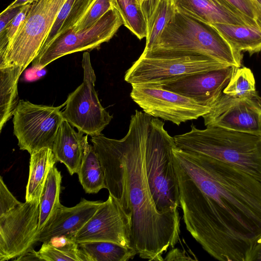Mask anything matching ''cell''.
Masks as SVG:
<instances>
[{
  "mask_svg": "<svg viewBox=\"0 0 261 261\" xmlns=\"http://www.w3.org/2000/svg\"><path fill=\"white\" fill-rule=\"evenodd\" d=\"M152 116L136 110L121 139L102 134L91 141L102 165L109 194L131 215V246L142 259L163 261V255L179 240L178 210H156L145 168L146 140Z\"/></svg>",
  "mask_w": 261,
  "mask_h": 261,
  "instance_id": "obj_1",
  "label": "cell"
},
{
  "mask_svg": "<svg viewBox=\"0 0 261 261\" xmlns=\"http://www.w3.org/2000/svg\"><path fill=\"white\" fill-rule=\"evenodd\" d=\"M177 177L219 205L241 230L261 231V182L234 166L202 154L173 148Z\"/></svg>",
  "mask_w": 261,
  "mask_h": 261,
  "instance_id": "obj_2",
  "label": "cell"
},
{
  "mask_svg": "<svg viewBox=\"0 0 261 261\" xmlns=\"http://www.w3.org/2000/svg\"><path fill=\"white\" fill-rule=\"evenodd\" d=\"M173 137L176 147L213 158L244 171L261 182V136L217 126Z\"/></svg>",
  "mask_w": 261,
  "mask_h": 261,
  "instance_id": "obj_3",
  "label": "cell"
},
{
  "mask_svg": "<svg viewBox=\"0 0 261 261\" xmlns=\"http://www.w3.org/2000/svg\"><path fill=\"white\" fill-rule=\"evenodd\" d=\"M150 49L196 54L237 68L242 65V60L212 24L177 10Z\"/></svg>",
  "mask_w": 261,
  "mask_h": 261,
  "instance_id": "obj_4",
  "label": "cell"
},
{
  "mask_svg": "<svg viewBox=\"0 0 261 261\" xmlns=\"http://www.w3.org/2000/svg\"><path fill=\"white\" fill-rule=\"evenodd\" d=\"M174 138L164 123L152 117L145 149V168L150 190L161 213L178 210L180 205L178 181L173 164Z\"/></svg>",
  "mask_w": 261,
  "mask_h": 261,
  "instance_id": "obj_5",
  "label": "cell"
},
{
  "mask_svg": "<svg viewBox=\"0 0 261 261\" xmlns=\"http://www.w3.org/2000/svg\"><path fill=\"white\" fill-rule=\"evenodd\" d=\"M230 65L196 54L150 49L144 50L126 71L124 80L131 85L161 86L189 75Z\"/></svg>",
  "mask_w": 261,
  "mask_h": 261,
  "instance_id": "obj_6",
  "label": "cell"
},
{
  "mask_svg": "<svg viewBox=\"0 0 261 261\" xmlns=\"http://www.w3.org/2000/svg\"><path fill=\"white\" fill-rule=\"evenodd\" d=\"M66 0H39L31 7L15 37L0 51V66L23 71L39 54Z\"/></svg>",
  "mask_w": 261,
  "mask_h": 261,
  "instance_id": "obj_7",
  "label": "cell"
},
{
  "mask_svg": "<svg viewBox=\"0 0 261 261\" xmlns=\"http://www.w3.org/2000/svg\"><path fill=\"white\" fill-rule=\"evenodd\" d=\"M65 105L48 106L20 100L13 118V133L19 149L30 154L42 148L52 149L64 120L60 110Z\"/></svg>",
  "mask_w": 261,
  "mask_h": 261,
  "instance_id": "obj_8",
  "label": "cell"
},
{
  "mask_svg": "<svg viewBox=\"0 0 261 261\" xmlns=\"http://www.w3.org/2000/svg\"><path fill=\"white\" fill-rule=\"evenodd\" d=\"M82 65L83 82L68 95L62 113L79 132L93 137L101 134L113 116L102 106L95 90L96 75L89 52L83 54Z\"/></svg>",
  "mask_w": 261,
  "mask_h": 261,
  "instance_id": "obj_9",
  "label": "cell"
},
{
  "mask_svg": "<svg viewBox=\"0 0 261 261\" xmlns=\"http://www.w3.org/2000/svg\"><path fill=\"white\" fill-rule=\"evenodd\" d=\"M122 24L120 14L114 8L91 27L77 32L69 30L57 37L41 49L32 67L41 70L64 56L97 48L109 41Z\"/></svg>",
  "mask_w": 261,
  "mask_h": 261,
  "instance_id": "obj_10",
  "label": "cell"
},
{
  "mask_svg": "<svg viewBox=\"0 0 261 261\" xmlns=\"http://www.w3.org/2000/svg\"><path fill=\"white\" fill-rule=\"evenodd\" d=\"M130 96L144 112L179 125L197 119L211 108L202 106L194 100L160 86L132 85Z\"/></svg>",
  "mask_w": 261,
  "mask_h": 261,
  "instance_id": "obj_11",
  "label": "cell"
},
{
  "mask_svg": "<svg viewBox=\"0 0 261 261\" xmlns=\"http://www.w3.org/2000/svg\"><path fill=\"white\" fill-rule=\"evenodd\" d=\"M40 198L0 216V260L17 257L38 241Z\"/></svg>",
  "mask_w": 261,
  "mask_h": 261,
  "instance_id": "obj_12",
  "label": "cell"
},
{
  "mask_svg": "<svg viewBox=\"0 0 261 261\" xmlns=\"http://www.w3.org/2000/svg\"><path fill=\"white\" fill-rule=\"evenodd\" d=\"M132 219L109 194L87 222L73 236L77 242L106 241L127 248L131 246Z\"/></svg>",
  "mask_w": 261,
  "mask_h": 261,
  "instance_id": "obj_13",
  "label": "cell"
},
{
  "mask_svg": "<svg viewBox=\"0 0 261 261\" xmlns=\"http://www.w3.org/2000/svg\"><path fill=\"white\" fill-rule=\"evenodd\" d=\"M206 126H217L261 136V99L237 98L222 93L203 117Z\"/></svg>",
  "mask_w": 261,
  "mask_h": 261,
  "instance_id": "obj_14",
  "label": "cell"
},
{
  "mask_svg": "<svg viewBox=\"0 0 261 261\" xmlns=\"http://www.w3.org/2000/svg\"><path fill=\"white\" fill-rule=\"evenodd\" d=\"M237 68L230 65L189 75L160 86L191 98L202 106L212 108L218 101Z\"/></svg>",
  "mask_w": 261,
  "mask_h": 261,
  "instance_id": "obj_15",
  "label": "cell"
},
{
  "mask_svg": "<svg viewBox=\"0 0 261 261\" xmlns=\"http://www.w3.org/2000/svg\"><path fill=\"white\" fill-rule=\"evenodd\" d=\"M173 1L177 11L208 24L245 25L259 29L255 21L245 16L226 0Z\"/></svg>",
  "mask_w": 261,
  "mask_h": 261,
  "instance_id": "obj_16",
  "label": "cell"
},
{
  "mask_svg": "<svg viewBox=\"0 0 261 261\" xmlns=\"http://www.w3.org/2000/svg\"><path fill=\"white\" fill-rule=\"evenodd\" d=\"M83 198L76 205H62L53 214L44 228L39 232L38 241L43 242L61 236H73L87 222L102 203Z\"/></svg>",
  "mask_w": 261,
  "mask_h": 261,
  "instance_id": "obj_17",
  "label": "cell"
},
{
  "mask_svg": "<svg viewBox=\"0 0 261 261\" xmlns=\"http://www.w3.org/2000/svg\"><path fill=\"white\" fill-rule=\"evenodd\" d=\"M83 135L64 120L54 143L52 150L56 159L65 165L71 175L77 173L81 165L87 136Z\"/></svg>",
  "mask_w": 261,
  "mask_h": 261,
  "instance_id": "obj_18",
  "label": "cell"
},
{
  "mask_svg": "<svg viewBox=\"0 0 261 261\" xmlns=\"http://www.w3.org/2000/svg\"><path fill=\"white\" fill-rule=\"evenodd\" d=\"M230 45L237 56L242 60V52L250 55L261 51V30L245 25L212 24Z\"/></svg>",
  "mask_w": 261,
  "mask_h": 261,
  "instance_id": "obj_19",
  "label": "cell"
},
{
  "mask_svg": "<svg viewBox=\"0 0 261 261\" xmlns=\"http://www.w3.org/2000/svg\"><path fill=\"white\" fill-rule=\"evenodd\" d=\"M31 155L25 201L40 198L50 169L58 162L50 148H42Z\"/></svg>",
  "mask_w": 261,
  "mask_h": 261,
  "instance_id": "obj_20",
  "label": "cell"
},
{
  "mask_svg": "<svg viewBox=\"0 0 261 261\" xmlns=\"http://www.w3.org/2000/svg\"><path fill=\"white\" fill-rule=\"evenodd\" d=\"M22 72L15 66L0 67V131L9 120L17 107L19 100L17 85Z\"/></svg>",
  "mask_w": 261,
  "mask_h": 261,
  "instance_id": "obj_21",
  "label": "cell"
},
{
  "mask_svg": "<svg viewBox=\"0 0 261 261\" xmlns=\"http://www.w3.org/2000/svg\"><path fill=\"white\" fill-rule=\"evenodd\" d=\"M84 141V154L80 170L77 173L79 181L86 193L96 194L106 189L104 171L93 145Z\"/></svg>",
  "mask_w": 261,
  "mask_h": 261,
  "instance_id": "obj_22",
  "label": "cell"
},
{
  "mask_svg": "<svg viewBox=\"0 0 261 261\" xmlns=\"http://www.w3.org/2000/svg\"><path fill=\"white\" fill-rule=\"evenodd\" d=\"M81 261H127L137 254L133 248L106 241L79 242Z\"/></svg>",
  "mask_w": 261,
  "mask_h": 261,
  "instance_id": "obj_23",
  "label": "cell"
},
{
  "mask_svg": "<svg viewBox=\"0 0 261 261\" xmlns=\"http://www.w3.org/2000/svg\"><path fill=\"white\" fill-rule=\"evenodd\" d=\"M95 1L66 0L42 48L59 36L72 30Z\"/></svg>",
  "mask_w": 261,
  "mask_h": 261,
  "instance_id": "obj_24",
  "label": "cell"
},
{
  "mask_svg": "<svg viewBox=\"0 0 261 261\" xmlns=\"http://www.w3.org/2000/svg\"><path fill=\"white\" fill-rule=\"evenodd\" d=\"M62 175L54 166L50 170L40 197L39 232L55 212L62 205L60 201Z\"/></svg>",
  "mask_w": 261,
  "mask_h": 261,
  "instance_id": "obj_25",
  "label": "cell"
},
{
  "mask_svg": "<svg viewBox=\"0 0 261 261\" xmlns=\"http://www.w3.org/2000/svg\"><path fill=\"white\" fill-rule=\"evenodd\" d=\"M38 252L42 260L81 261L79 243L70 236L55 237L43 242Z\"/></svg>",
  "mask_w": 261,
  "mask_h": 261,
  "instance_id": "obj_26",
  "label": "cell"
},
{
  "mask_svg": "<svg viewBox=\"0 0 261 261\" xmlns=\"http://www.w3.org/2000/svg\"><path fill=\"white\" fill-rule=\"evenodd\" d=\"M124 25L140 40L147 37V23L141 4L137 0H112Z\"/></svg>",
  "mask_w": 261,
  "mask_h": 261,
  "instance_id": "obj_27",
  "label": "cell"
},
{
  "mask_svg": "<svg viewBox=\"0 0 261 261\" xmlns=\"http://www.w3.org/2000/svg\"><path fill=\"white\" fill-rule=\"evenodd\" d=\"M176 11L173 0L160 1L147 24V34L144 50L150 49L156 44Z\"/></svg>",
  "mask_w": 261,
  "mask_h": 261,
  "instance_id": "obj_28",
  "label": "cell"
},
{
  "mask_svg": "<svg viewBox=\"0 0 261 261\" xmlns=\"http://www.w3.org/2000/svg\"><path fill=\"white\" fill-rule=\"evenodd\" d=\"M223 93L237 98H252L258 96L250 69L246 67L238 68Z\"/></svg>",
  "mask_w": 261,
  "mask_h": 261,
  "instance_id": "obj_29",
  "label": "cell"
},
{
  "mask_svg": "<svg viewBox=\"0 0 261 261\" xmlns=\"http://www.w3.org/2000/svg\"><path fill=\"white\" fill-rule=\"evenodd\" d=\"M114 8L112 0H96L71 30L77 32L91 27Z\"/></svg>",
  "mask_w": 261,
  "mask_h": 261,
  "instance_id": "obj_30",
  "label": "cell"
},
{
  "mask_svg": "<svg viewBox=\"0 0 261 261\" xmlns=\"http://www.w3.org/2000/svg\"><path fill=\"white\" fill-rule=\"evenodd\" d=\"M32 4L22 6L19 12L9 24L5 31L0 34V51L5 50L13 40L22 25Z\"/></svg>",
  "mask_w": 261,
  "mask_h": 261,
  "instance_id": "obj_31",
  "label": "cell"
},
{
  "mask_svg": "<svg viewBox=\"0 0 261 261\" xmlns=\"http://www.w3.org/2000/svg\"><path fill=\"white\" fill-rule=\"evenodd\" d=\"M247 17L255 21L261 30V6L254 0H226Z\"/></svg>",
  "mask_w": 261,
  "mask_h": 261,
  "instance_id": "obj_32",
  "label": "cell"
},
{
  "mask_svg": "<svg viewBox=\"0 0 261 261\" xmlns=\"http://www.w3.org/2000/svg\"><path fill=\"white\" fill-rule=\"evenodd\" d=\"M22 203L19 201L5 185L3 177H0V216H2Z\"/></svg>",
  "mask_w": 261,
  "mask_h": 261,
  "instance_id": "obj_33",
  "label": "cell"
},
{
  "mask_svg": "<svg viewBox=\"0 0 261 261\" xmlns=\"http://www.w3.org/2000/svg\"><path fill=\"white\" fill-rule=\"evenodd\" d=\"M22 7L8 8L0 14V34H2L9 24L19 12Z\"/></svg>",
  "mask_w": 261,
  "mask_h": 261,
  "instance_id": "obj_34",
  "label": "cell"
},
{
  "mask_svg": "<svg viewBox=\"0 0 261 261\" xmlns=\"http://www.w3.org/2000/svg\"><path fill=\"white\" fill-rule=\"evenodd\" d=\"M261 261V231L253 238L247 261Z\"/></svg>",
  "mask_w": 261,
  "mask_h": 261,
  "instance_id": "obj_35",
  "label": "cell"
},
{
  "mask_svg": "<svg viewBox=\"0 0 261 261\" xmlns=\"http://www.w3.org/2000/svg\"><path fill=\"white\" fill-rule=\"evenodd\" d=\"M195 260L194 258H191V256L189 255L188 252L184 249L181 250L179 248H172L168 252L164 260Z\"/></svg>",
  "mask_w": 261,
  "mask_h": 261,
  "instance_id": "obj_36",
  "label": "cell"
},
{
  "mask_svg": "<svg viewBox=\"0 0 261 261\" xmlns=\"http://www.w3.org/2000/svg\"><path fill=\"white\" fill-rule=\"evenodd\" d=\"M160 1L142 0L141 6L147 24L155 11Z\"/></svg>",
  "mask_w": 261,
  "mask_h": 261,
  "instance_id": "obj_37",
  "label": "cell"
},
{
  "mask_svg": "<svg viewBox=\"0 0 261 261\" xmlns=\"http://www.w3.org/2000/svg\"><path fill=\"white\" fill-rule=\"evenodd\" d=\"M15 260H42L40 257L38 252L35 251L33 248H31L24 253L18 256L14 259Z\"/></svg>",
  "mask_w": 261,
  "mask_h": 261,
  "instance_id": "obj_38",
  "label": "cell"
},
{
  "mask_svg": "<svg viewBox=\"0 0 261 261\" xmlns=\"http://www.w3.org/2000/svg\"><path fill=\"white\" fill-rule=\"evenodd\" d=\"M38 1L39 0H15L14 2L11 3L7 7L11 8L14 7H22L28 4H32L33 3Z\"/></svg>",
  "mask_w": 261,
  "mask_h": 261,
  "instance_id": "obj_39",
  "label": "cell"
},
{
  "mask_svg": "<svg viewBox=\"0 0 261 261\" xmlns=\"http://www.w3.org/2000/svg\"><path fill=\"white\" fill-rule=\"evenodd\" d=\"M261 6V0H254Z\"/></svg>",
  "mask_w": 261,
  "mask_h": 261,
  "instance_id": "obj_40",
  "label": "cell"
},
{
  "mask_svg": "<svg viewBox=\"0 0 261 261\" xmlns=\"http://www.w3.org/2000/svg\"><path fill=\"white\" fill-rule=\"evenodd\" d=\"M137 1H138V2L140 4H141L142 1V0H137Z\"/></svg>",
  "mask_w": 261,
  "mask_h": 261,
  "instance_id": "obj_41",
  "label": "cell"
}]
</instances>
